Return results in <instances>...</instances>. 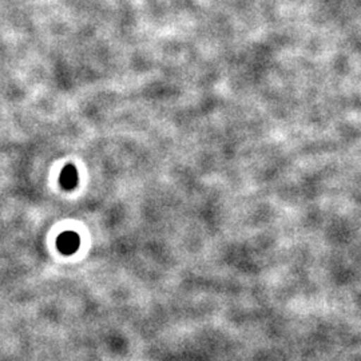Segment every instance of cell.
<instances>
[{"instance_id":"7a4b0ae2","label":"cell","mask_w":361,"mask_h":361,"mask_svg":"<svg viewBox=\"0 0 361 361\" xmlns=\"http://www.w3.org/2000/svg\"><path fill=\"white\" fill-rule=\"evenodd\" d=\"M59 183L65 190H73L75 189L78 185V171L75 166L67 165L62 170L61 177H59Z\"/></svg>"},{"instance_id":"6da1fadb","label":"cell","mask_w":361,"mask_h":361,"mask_svg":"<svg viewBox=\"0 0 361 361\" xmlns=\"http://www.w3.org/2000/svg\"><path fill=\"white\" fill-rule=\"evenodd\" d=\"M58 250L65 255L70 256L74 255L80 246V238L75 232H63L56 240Z\"/></svg>"}]
</instances>
